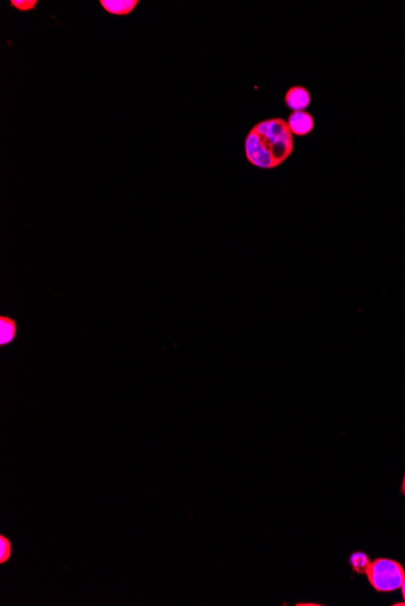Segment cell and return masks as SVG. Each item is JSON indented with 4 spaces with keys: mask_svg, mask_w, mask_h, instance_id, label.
<instances>
[{
    "mask_svg": "<svg viewBox=\"0 0 405 606\" xmlns=\"http://www.w3.org/2000/svg\"><path fill=\"white\" fill-rule=\"evenodd\" d=\"M299 605H317V604H299Z\"/></svg>",
    "mask_w": 405,
    "mask_h": 606,
    "instance_id": "7c38bea8",
    "label": "cell"
},
{
    "mask_svg": "<svg viewBox=\"0 0 405 606\" xmlns=\"http://www.w3.org/2000/svg\"><path fill=\"white\" fill-rule=\"evenodd\" d=\"M12 556V542L4 534H0V565L10 561Z\"/></svg>",
    "mask_w": 405,
    "mask_h": 606,
    "instance_id": "ba28073f",
    "label": "cell"
},
{
    "mask_svg": "<svg viewBox=\"0 0 405 606\" xmlns=\"http://www.w3.org/2000/svg\"><path fill=\"white\" fill-rule=\"evenodd\" d=\"M138 0H100L102 9L110 15L127 16L136 9Z\"/></svg>",
    "mask_w": 405,
    "mask_h": 606,
    "instance_id": "8992f818",
    "label": "cell"
},
{
    "mask_svg": "<svg viewBox=\"0 0 405 606\" xmlns=\"http://www.w3.org/2000/svg\"><path fill=\"white\" fill-rule=\"evenodd\" d=\"M400 588H402V594H403V599H404L405 603V577L404 581H403V583H402V587H400Z\"/></svg>",
    "mask_w": 405,
    "mask_h": 606,
    "instance_id": "30bf717a",
    "label": "cell"
},
{
    "mask_svg": "<svg viewBox=\"0 0 405 606\" xmlns=\"http://www.w3.org/2000/svg\"><path fill=\"white\" fill-rule=\"evenodd\" d=\"M19 334V323L11 316H0V347L4 349L16 340Z\"/></svg>",
    "mask_w": 405,
    "mask_h": 606,
    "instance_id": "5b68a950",
    "label": "cell"
},
{
    "mask_svg": "<svg viewBox=\"0 0 405 606\" xmlns=\"http://www.w3.org/2000/svg\"><path fill=\"white\" fill-rule=\"evenodd\" d=\"M400 490H402V494L405 496V473L404 478H403V483H402V489H400Z\"/></svg>",
    "mask_w": 405,
    "mask_h": 606,
    "instance_id": "8fae6325",
    "label": "cell"
},
{
    "mask_svg": "<svg viewBox=\"0 0 405 606\" xmlns=\"http://www.w3.org/2000/svg\"><path fill=\"white\" fill-rule=\"evenodd\" d=\"M350 563L353 572L365 575L369 569L371 561H370L369 556H366L365 553L355 552L351 556Z\"/></svg>",
    "mask_w": 405,
    "mask_h": 606,
    "instance_id": "52a82bcc",
    "label": "cell"
},
{
    "mask_svg": "<svg viewBox=\"0 0 405 606\" xmlns=\"http://www.w3.org/2000/svg\"><path fill=\"white\" fill-rule=\"evenodd\" d=\"M38 0H10V6L16 10L27 12L36 9Z\"/></svg>",
    "mask_w": 405,
    "mask_h": 606,
    "instance_id": "9c48e42d",
    "label": "cell"
},
{
    "mask_svg": "<svg viewBox=\"0 0 405 606\" xmlns=\"http://www.w3.org/2000/svg\"><path fill=\"white\" fill-rule=\"evenodd\" d=\"M366 577L374 589L381 593L393 592L402 587L405 572L398 561L379 558L370 563Z\"/></svg>",
    "mask_w": 405,
    "mask_h": 606,
    "instance_id": "7a4b0ae2",
    "label": "cell"
},
{
    "mask_svg": "<svg viewBox=\"0 0 405 606\" xmlns=\"http://www.w3.org/2000/svg\"><path fill=\"white\" fill-rule=\"evenodd\" d=\"M284 103L293 111H304L311 105V94L304 86H293L287 91Z\"/></svg>",
    "mask_w": 405,
    "mask_h": 606,
    "instance_id": "277c9868",
    "label": "cell"
},
{
    "mask_svg": "<svg viewBox=\"0 0 405 606\" xmlns=\"http://www.w3.org/2000/svg\"><path fill=\"white\" fill-rule=\"evenodd\" d=\"M287 122H288L293 135L300 136V137L309 135L314 129L313 116L306 111H293L289 116Z\"/></svg>",
    "mask_w": 405,
    "mask_h": 606,
    "instance_id": "3957f363",
    "label": "cell"
},
{
    "mask_svg": "<svg viewBox=\"0 0 405 606\" xmlns=\"http://www.w3.org/2000/svg\"><path fill=\"white\" fill-rule=\"evenodd\" d=\"M244 151L249 164L261 170H274L293 154L294 135L287 120L264 119L249 131Z\"/></svg>",
    "mask_w": 405,
    "mask_h": 606,
    "instance_id": "6da1fadb",
    "label": "cell"
}]
</instances>
